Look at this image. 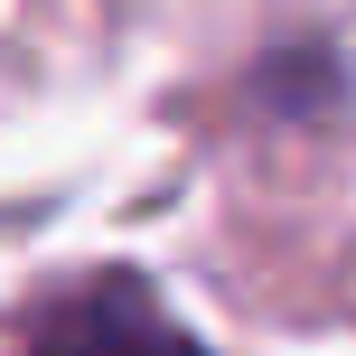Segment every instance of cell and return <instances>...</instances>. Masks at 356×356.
I'll use <instances>...</instances> for the list:
<instances>
[{
    "label": "cell",
    "mask_w": 356,
    "mask_h": 356,
    "mask_svg": "<svg viewBox=\"0 0 356 356\" xmlns=\"http://www.w3.org/2000/svg\"><path fill=\"white\" fill-rule=\"evenodd\" d=\"M19 356H207V347L160 309L150 282H131V272H94V282L56 291V300L29 319Z\"/></svg>",
    "instance_id": "obj_1"
}]
</instances>
